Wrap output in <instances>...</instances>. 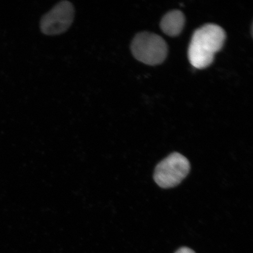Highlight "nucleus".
<instances>
[{
    "label": "nucleus",
    "instance_id": "1",
    "mask_svg": "<svg viewBox=\"0 0 253 253\" xmlns=\"http://www.w3.org/2000/svg\"><path fill=\"white\" fill-rule=\"evenodd\" d=\"M226 33L219 25L206 24L196 30L188 49V58L194 67L204 69L213 62L214 55L222 48Z\"/></svg>",
    "mask_w": 253,
    "mask_h": 253
},
{
    "label": "nucleus",
    "instance_id": "2",
    "mask_svg": "<svg viewBox=\"0 0 253 253\" xmlns=\"http://www.w3.org/2000/svg\"><path fill=\"white\" fill-rule=\"evenodd\" d=\"M132 54L138 61L149 65L160 64L166 59L168 46L157 34L142 32L136 35L131 44Z\"/></svg>",
    "mask_w": 253,
    "mask_h": 253
},
{
    "label": "nucleus",
    "instance_id": "3",
    "mask_svg": "<svg viewBox=\"0 0 253 253\" xmlns=\"http://www.w3.org/2000/svg\"><path fill=\"white\" fill-rule=\"evenodd\" d=\"M190 169L187 158L178 153H173L158 164L154 171V181L163 188L175 187L188 175Z\"/></svg>",
    "mask_w": 253,
    "mask_h": 253
},
{
    "label": "nucleus",
    "instance_id": "4",
    "mask_svg": "<svg viewBox=\"0 0 253 253\" xmlns=\"http://www.w3.org/2000/svg\"><path fill=\"white\" fill-rule=\"evenodd\" d=\"M75 8L68 1H60L40 21V29L46 36H57L67 31L74 21Z\"/></svg>",
    "mask_w": 253,
    "mask_h": 253
},
{
    "label": "nucleus",
    "instance_id": "5",
    "mask_svg": "<svg viewBox=\"0 0 253 253\" xmlns=\"http://www.w3.org/2000/svg\"><path fill=\"white\" fill-rule=\"evenodd\" d=\"M184 15L181 11L173 10L168 12L161 21V30L167 36L175 37L181 33L185 24Z\"/></svg>",
    "mask_w": 253,
    "mask_h": 253
},
{
    "label": "nucleus",
    "instance_id": "6",
    "mask_svg": "<svg viewBox=\"0 0 253 253\" xmlns=\"http://www.w3.org/2000/svg\"><path fill=\"white\" fill-rule=\"evenodd\" d=\"M175 253H195L192 250L188 248H182L179 249Z\"/></svg>",
    "mask_w": 253,
    "mask_h": 253
}]
</instances>
